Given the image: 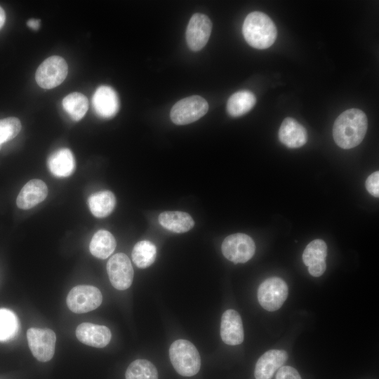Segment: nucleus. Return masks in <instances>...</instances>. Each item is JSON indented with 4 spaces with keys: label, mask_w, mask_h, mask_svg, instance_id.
I'll return each mask as SVG.
<instances>
[{
    "label": "nucleus",
    "mask_w": 379,
    "mask_h": 379,
    "mask_svg": "<svg viewBox=\"0 0 379 379\" xmlns=\"http://www.w3.org/2000/svg\"><path fill=\"white\" fill-rule=\"evenodd\" d=\"M368 127L365 113L359 109H349L335 119L333 128L335 142L343 149H351L363 140Z\"/></svg>",
    "instance_id": "f257e3e1"
},
{
    "label": "nucleus",
    "mask_w": 379,
    "mask_h": 379,
    "mask_svg": "<svg viewBox=\"0 0 379 379\" xmlns=\"http://www.w3.org/2000/svg\"><path fill=\"white\" fill-rule=\"evenodd\" d=\"M242 33L246 42L258 49L270 47L277 39V27L272 19L260 11L250 13L245 18Z\"/></svg>",
    "instance_id": "f03ea898"
},
{
    "label": "nucleus",
    "mask_w": 379,
    "mask_h": 379,
    "mask_svg": "<svg viewBox=\"0 0 379 379\" xmlns=\"http://www.w3.org/2000/svg\"><path fill=\"white\" fill-rule=\"evenodd\" d=\"M169 357L175 370L182 376H193L200 369L199 353L188 340L180 339L173 342L169 348Z\"/></svg>",
    "instance_id": "7ed1b4c3"
},
{
    "label": "nucleus",
    "mask_w": 379,
    "mask_h": 379,
    "mask_svg": "<svg viewBox=\"0 0 379 379\" xmlns=\"http://www.w3.org/2000/svg\"><path fill=\"white\" fill-rule=\"evenodd\" d=\"M208 109L206 100L199 95H192L177 102L170 113L171 121L177 125H185L197 121Z\"/></svg>",
    "instance_id": "20e7f679"
},
{
    "label": "nucleus",
    "mask_w": 379,
    "mask_h": 379,
    "mask_svg": "<svg viewBox=\"0 0 379 379\" xmlns=\"http://www.w3.org/2000/svg\"><path fill=\"white\" fill-rule=\"evenodd\" d=\"M102 300L100 290L90 285H79L72 288L66 299L69 309L77 314L95 310L101 305Z\"/></svg>",
    "instance_id": "39448f33"
},
{
    "label": "nucleus",
    "mask_w": 379,
    "mask_h": 379,
    "mask_svg": "<svg viewBox=\"0 0 379 379\" xmlns=\"http://www.w3.org/2000/svg\"><path fill=\"white\" fill-rule=\"evenodd\" d=\"M68 66L65 60L58 55L46 58L37 68L36 81L38 85L51 89L60 85L66 78Z\"/></svg>",
    "instance_id": "423d86ee"
},
{
    "label": "nucleus",
    "mask_w": 379,
    "mask_h": 379,
    "mask_svg": "<svg viewBox=\"0 0 379 379\" xmlns=\"http://www.w3.org/2000/svg\"><path fill=\"white\" fill-rule=\"evenodd\" d=\"M288 296V286L281 278L277 277L265 279L258 289V300L266 310L274 312L279 310Z\"/></svg>",
    "instance_id": "0eeeda50"
},
{
    "label": "nucleus",
    "mask_w": 379,
    "mask_h": 379,
    "mask_svg": "<svg viewBox=\"0 0 379 379\" xmlns=\"http://www.w3.org/2000/svg\"><path fill=\"white\" fill-rule=\"evenodd\" d=\"M223 255L234 263H244L254 255L255 245L248 235L237 233L227 237L221 246Z\"/></svg>",
    "instance_id": "6e6552de"
},
{
    "label": "nucleus",
    "mask_w": 379,
    "mask_h": 379,
    "mask_svg": "<svg viewBox=\"0 0 379 379\" xmlns=\"http://www.w3.org/2000/svg\"><path fill=\"white\" fill-rule=\"evenodd\" d=\"M27 338L33 356L39 361H50L55 352V333L49 328H30Z\"/></svg>",
    "instance_id": "1a4fd4ad"
},
{
    "label": "nucleus",
    "mask_w": 379,
    "mask_h": 379,
    "mask_svg": "<svg viewBox=\"0 0 379 379\" xmlns=\"http://www.w3.org/2000/svg\"><path fill=\"white\" fill-rule=\"evenodd\" d=\"M107 272L112 285L126 290L132 284L134 272L128 257L122 253L112 255L107 263Z\"/></svg>",
    "instance_id": "9d476101"
},
{
    "label": "nucleus",
    "mask_w": 379,
    "mask_h": 379,
    "mask_svg": "<svg viewBox=\"0 0 379 379\" xmlns=\"http://www.w3.org/2000/svg\"><path fill=\"white\" fill-rule=\"evenodd\" d=\"M212 30L209 18L201 13H195L190 18L186 29L188 47L194 51L202 49L207 44Z\"/></svg>",
    "instance_id": "9b49d317"
},
{
    "label": "nucleus",
    "mask_w": 379,
    "mask_h": 379,
    "mask_svg": "<svg viewBox=\"0 0 379 379\" xmlns=\"http://www.w3.org/2000/svg\"><path fill=\"white\" fill-rule=\"evenodd\" d=\"M220 336L229 345L241 344L244 340V328L241 318L234 310H227L222 315Z\"/></svg>",
    "instance_id": "f8f14e48"
},
{
    "label": "nucleus",
    "mask_w": 379,
    "mask_h": 379,
    "mask_svg": "<svg viewBox=\"0 0 379 379\" xmlns=\"http://www.w3.org/2000/svg\"><path fill=\"white\" fill-rule=\"evenodd\" d=\"M92 102L95 112L102 118L113 117L119 109L118 95L116 91L108 86L98 87L93 95Z\"/></svg>",
    "instance_id": "ddd939ff"
},
{
    "label": "nucleus",
    "mask_w": 379,
    "mask_h": 379,
    "mask_svg": "<svg viewBox=\"0 0 379 379\" xmlns=\"http://www.w3.org/2000/svg\"><path fill=\"white\" fill-rule=\"evenodd\" d=\"M76 336L82 343L102 348L109 343L112 334L109 329L102 325L82 323L76 329Z\"/></svg>",
    "instance_id": "4468645a"
},
{
    "label": "nucleus",
    "mask_w": 379,
    "mask_h": 379,
    "mask_svg": "<svg viewBox=\"0 0 379 379\" xmlns=\"http://www.w3.org/2000/svg\"><path fill=\"white\" fill-rule=\"evenodd\" d=\"M288 355L282 350H270L257 361L254 375L255 379H272L275 372L286 361Z\"/></svg>",
    "instance_id": "2eb2a0df"
},
{
    "label": "nucleus",
    "mask_w": 379,
    "mask_h": 379,
    "mask_svg": "<svg viewBox=\"0 0 379 379\" xmlns=\"http://www.w3.org/2000/svg\"><path fill=\"white\" fill-rule=\"evenodd\" d=\"M46 183L39 179L28 181L21 189L16 199V204L21 209H30L43 201L48 195Z\"/></svg>",
    "instance_id": "dca6fc26"
},
{
    "label": "nucleus",
    "mask_w": 379,
    "mask_h": 379,
    "mask_svg": "<svg viewBox=\"0 0 379 379\" xmlns=\"http://www.w3.org/2000/svg\"><path fill=\"white\" fill-rule=\"evenodd\" d=\"M279 139L289 148H298L307 141V132L304 126L291 117L284 119L279 130Z\"/></svg>",
    "instance_id": "f3484780"
},
{
    "label": "nucleus",
    "mask_w": 379,
    "mask_h": 379,
    "mask_svg": "<svg viewBox=\"0 0 379 379\" xmlns=\"http://www.w3.org/2000/svg\"><path fill=\"white\" fill-rule=\"evenodd\" d=\"M75 166L74 155L67 148L56 150L48 159V168L55 177L69 176L74 171Z\"/></svg>",
    "instance_id": "a211bd4d"
},
{
    "label": "nucleus",
    "mask_w": 379,
    "mask_h": 379,
    "mask_svg": "<svg viewBox=\"0 0 379 379\" xmlns=\"http://www.w3.org/2000/svg\"><path fill=\"white\" fill-rule=\"evenodd\" d=\"M159 222L162 227L175 233L186 232L194 225V221L190 214L178 211L160 213Z\"/></svg>",
    "instance_id": "6ab92c4d"
},
{
    "label": "nucleus",
    "mask_w": 379,
    "mask_h": 379,
    "mask_svg": "<svg viewBox=\"0 0 379 379\" xmlns=\"http://www.w3.org/2000/svg\"><path fill=\"white\" fill-rule=\"evenodd\" d=\"M256 98L250 91L241 90L232 94L227 102V111L233 117H239L249 112L255 105Z\"/></svg>",
    "instance_id": "aec40b11"
},
{
    "label": "nucleus",
    "mask_w": 379,
    "mask_h": 379,
    "mask_svg": "<svg viewBox=\"0 0 379 379\" xmlns=\"http://www.w3.org/2000/svg\"><path fill=\"white\" fill-rule=\"evenodd\" d=\"M88 204L92 214L97 218L109 215L116 205L114 194L109 190H103L91 194Z\"/></svg>",
    "instance_id": "412c9836"
},
{
    "label": "nucleus",
    "mask_w": 379,
    "mask_h": 379,
    "mask_svg": "<svg viewBox=\"0 0 379 379\" xmlns=\"http://www.w3.org/2000/svg\"><path fill=\"white\" fill-rule=\"evenodd\" d=\"M116 245V240L109 232L100 230L92 237L89 249L93 256L106 259L114 252Z\"/></svg>",
    "instance_id": "4be33fe9"
},
{
    "label": "nucleus",
    "mask_w": 379,
    "mask_h": 379,
    "mask_svg": "<svg viewBox=\"0 0 379 379\" xmlns=\"http://www.w3.org/2000/svg\"><path fill=\"white\" fill-rule=\"evenodd\" d=\"M156 256L157 248L149 241H140L133 248L132 259L139 268L143 269L150 266L154 262Z\"/></svg>",
    "instance_id": "5701e85b"
},
{
    "label": "nucleus",
    "mask_w": 379,
    "mask_h": 379,
    "mask_svg": "<svg viewBox=\"0 0 379 379\" xmlns=\"http://www.w3.org/2000/svg\"><path fill=\"white\" fill-rule=\"evenodd\" d=\"M62 106L74 121H79L86 114L88 108V102L84 94L74 92L64 98Z\"/></svg>",
    "instance_id": "b1692460"
},
{
    "label": "nucleus",
    "mask_w": 379,
    "mask_h": 379,
    "mask_svg": "<svg viewBox=\"0 0 379 379\" xmlns=\"http://www.w3.org/2000/svg\"><path fill=\"white\" fill-rule=\"evenodd\" d=\"M126 379H158L154 365L146 359H136L127 368Z\"/></svg>",
    "instance_id": "393cba45"
},
{
    "label": "nucleus",
    "mask_w": 379,
    "mask_h": 379,
    "mask_svg": "<svg viewBox=\"0 0 379 379\" xmlns=\"http://www.w3.org/2000/svg\"><path fill=\"white\" fill-rule=\"evenodd\" d=\"M19 328L16 314L8 309L0 308V341L13 339L18 334Z\"/></svg>",
    "instance_id": "a878e982"
},
{
    "label": "nucleus",
    "mask_w": 379,
    "mask_h": 379,
    "mask_svg": "<svg viewBox=\"0 0 379 379\" xmlns=\"http://www.w3.org/2000/svg\"><path fill=\"white\" fill-rule=\"evenodd\" d=\"M327 255L326 244L321 239L312 241L305 248L302 253L304 264L309 267L313 264L325 261Z\"/></svg>",
    "instance_id": "bb28decb"
},
{
    "label": "nucleus",
    "mask_w": 379,
    "mask_h": 379,
    "mask_svg": "<svg viewBox=\"0 0 379 379\" xmlns=\"http://www.w3.org/2000/svg\"><path fill=\"white\" fill-rule=\"evenodd\" d=\"M21 130L20 121L16 117L0 119V145L13 139Z\"/></svg>",
    "instance_id": "cd10ccee"
},
{
    "label": "nucleus",
    "mask_w": 379,
    "mask_h": 379,
    "mask_svg": "<svg viewBox=\"0 0 379 379\" xmlns=\"http://www.w3.org/2000/svg\"><path fill=\"white\" fill-rule=\"evenodd\" d=\"M367 191L375 197H379V173L375 171L371 174L366 180Z\"/></svg>",
    "instance_id": "c85d7f7f"
},
{
    "label": "nucleus",
    "mask_w": 379,
    "mask_h": 379,
    "mask_svg": "<svg viewBox=\"0 0 379 379\" xmlns=\"http://www.w3.org/2000/svg\"><path fill=\"white\" fill-rule=\"evenodd\" d=\"M276 379H302L296 369L290 366H282L278 369Z\"/></svg>",
    "instance_id": "c756f323"
},
{
    "label": "nucleus",
    "mask_w": 379,
    "mask_h": 379,
    "mask_svg": "<svg viewBox=\"0 0 379 379\" xmlns=\"http://www.w3.org/2000/svg\"><path fill=\"white\" fill-rule=\"evenodd\" d=\"M326 268V261H321L308 267L309 273L315 277L321 276Z\"/></svg>",
    "instance_id": "7c9ffc66"
},
{
    "label": "nucleus",
    "mask_w": 379,
    "mask_h": 379,
    "mask_svg": "<svg viewBox=\"0 0 379 379\" xmlns=\"http://www.w3.org/2000/svg\"><path fill=\"white\" fill-rule=\"evenodd\" d=\"M27 25L32 29H38L40 26V20L36 19H30L27 21Z\"/></svg>",
    "instance_id": "2f4dec72"
},
{
    "label": "nucleus",
    "mask_w": 379,
    "mask_h": 379,
    "mask_svg": "<svg viewBox=\"0 0 379 379\" xmlns=\"http://www.w3.org/2000/svg\"><path fill=\"white\" fill-rule=\"evenodd\" d=\"M6 20V14L4 9L0 6V29L4 25Z\"/></svg>",
    "instance_id": "473e14b6"
},
{
    "label": "nucleus",
    "mask_w": 379,
    "mask_h": 379,
    "mask_svg": "<svg viewBox=\"0 0 379 379\" xmlns=\"http://www.w3.org/2000/svg\"><path fill=\"white\" fill-rule=\"evenodd\" d=\"M1 145H0V149H1Z\"/></svg>",
    "instance_id": "72a5a7b5"
}]
</instances>
